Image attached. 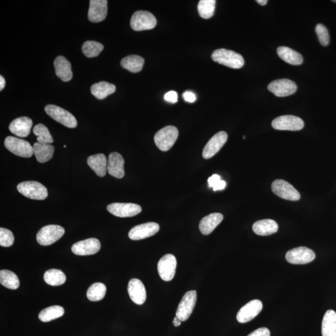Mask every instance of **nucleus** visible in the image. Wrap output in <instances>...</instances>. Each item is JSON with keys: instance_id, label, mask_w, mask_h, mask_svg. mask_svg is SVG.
I'll return each instance as SVG.
<instances>
[{"instance_id": "obj_5", "label": "nucleus", "mask_w": 336, "mask_h": 336, "mask_svg": "<svg viewBox=\"0 0 336 336\" xmlns=\"http://www.w3.org/2000/svg\"><path fill=\"white\" fill-rule=\"evenodd\" d=\"M45 112L54 121L60 123L67 128H74L77 126V120L72 113L55 105H48Z\"/></svg>"}, {"instance_id": "obj_28", "label": "nucleus", "mask_w": 336, "mask_h": 336, "mask_svg": "<svg viewBox=\"0 0 336 336\" xmlns=\"http://www.w3.org/2000/svg\"><path fill=\"white\" fill-rule=\"evenodd\" d=\"M33 150L37 162L45 163L52 159L54 154V147L50 144H42L37 142L33 145Z\"/></svg>"}, {"instance_id": "obj_37", "label": "nucleus", "mask_w": 336, "mask_h": 336, "mask_svg": "<svg viewBox=\"0 0 336 336\" xmlns=\"http://www.w3.org/2000/svg\"><path fill=\"white\" fill-rule=\"evenodd\" d=\"M33 133L37 136L38 143L42 144H51L54 140L48 128L45 125L37 124L33 128Z\"/></svg>"}, {"instance_id": "obj_8", "label": "nucleus", "mask_w": 336, "mask_h": 336, "mask_svg": "<svg viewBox=\"0 0 336 336\" xmlns=\"http://www.w3.org/2000/svg\"><path fill=\"white\" fill-rule=\"evenodd\" d=\"M271 190L274 194L283 200L297 201L300 200V192L291 184L283 180L274 181L271 185Z\"/></svg>"}, {"instance_id": "obj_26", "label": "nucleus", "mask_w": 336, "mask_h": 336, "mask_svg": "<svg viewBox=\"0 0 336 336\" xmlns=\"http://www.w3.org/2000/svg\"><path fill=\"white\" fill-rule=\"evenodd\" d=\"M252 229L257 235H270L278 231L279 225L275 221L271 220V219H264V220L256 221L254 223Z\"/></svg>"}, {"instance_id": "obj_38", "label": "nucleus", "mask_w": 336, "mask_h": 336, "mask_svg": "<svg viewBox=\"0 0 336 336\" xmlns=\"http://www.w3.org/2000/svg\"><path fill=\"white\" fill-rule=\"evenodd\" d=\"M82 50L86 57H95L98 56L104 50V46L100 43L88 41L84 43Z\"/></svg>"}, {"instance_id": "obj_31", "label": "nucleus", "mask_w": 336, "mask_h": 336, "mask_svg": "<svg viewBox=\"0 0 336 336\" xmlns=\"http://www.w3.org/2000/svg\"><path fill=\"white\" fill-rule=\"evenodd\" d=\"M144 63V59L140 55H131L122 60L121 66L128 71L137 73L142 71Z\"/></svg>"}, {"instance_id": "obj_15", "label": "nucleus", "mask_w": 336, "mask_h": 336, "mask_svg": "<svg viewBox=\"0 0 336 336\" xmlns=\"http://www.w3.org/2000/svg\"><path fill=\"white\" fill-rule=\"evenodd\" d=\"M263 308L261 301L254 300L248 302L240 309L236 314V320L240 323H246L254 319Z\"/></svg>"}, {"instance_id": "obj_19", "label": "nucleus", "mask_w": 336, "mask_h": 336, "mask_svg": "<svg viewBox=\"0 0 336 336\" xmlns=\"http://www.w3.org/2000/svg\"><path fill=\"white\" fill-rule=\"evenodd\" d=\"M107 0H90L88 18L92 23H100L106 18L107 15Z\"/></svg>"}, {"instance_id": "obj_32", "label": "nucleus", "mask_w": 336, "mask_h": 336, "mask_svg": "<svg viewBox=\"0 0 336 336\" xmlns=\"http://www.w3.org/2000/svg\"><path fill=\"white\" fill-rule=\"evenodd\" d=\"M64 314V309L62 306H52L40 312L39 319L44 323L49 322L63 317Z\"/></svg>"}, {"instance_id": "obj_48", "label": "nucleus", "mask_w": 336, "mask_h": 336, "mask_svg": "<svg viewBox=\"0 0 336 336\" xmlns=\"http://www.w3.org/2000/svg\"><path fill=\"white\" fill-rule=\"evenodd\" d=\"M256 2L258 3L259 5L265 6L267 4L268 1L267 0H257Z\"/></svg>"}, {"instance_id": "obj_42", "label": "nucleus", "mask_w": 336, "mask_h": 336, "mask_svg": "<svg viewBox=\"0 0 336 336\" xmlns=\"http://www.w3.org/2000/svg\"><path fill=\"white\" fill-rule=\"evenodd\" d=\"M164 98L166 101L170 102V103H176L178 101L177 93L175 91H169L166 93Z\"/></svg>"}, {"instance_id": "obj_22", "label": "nucleus", "mask_w": 336, "mask_h": 336, "mask_svg": "<svg viewBox=\"0 0 336 336\" xmlns=\"http://www.w3.org/2000/svg\"><path fill=\"white\" fill-rule=\"evenodd\" d=\"M33 121L27 116L17 118L11 122L9 130L17 137L25 138L30 133Z\"/></svg>"}, {"instance_id": "obj_2", "label": "nucleus", "mask_w": 336, "mask_h": 336, "mask_svg": "<svg viewBox=\"0 0 336 336\" xmlns=\"http://www.w3.org/2000/svg\"><path fill=\"white\" fill-rule=\"evenodd\" d=\"M179 135V131L174 126L163 128L154 136L156 147L163 151H167L172 147Z\"/></svg>"}, {"instance_id": "obj_6", "label": "nucleus", "mask_w": 336, "mask_h": 336, "mask_svg": "<svg viewBox=\"0 0 336 336\" xmlns=\"http://www.w3.org/2000/svg\"><path fill=\"white\" fill-rule=\"evenodd\" d=\"M65 233L63 227L57 225H49L42 228L37 233L38 243L43 246H48L59 241Z\"/></svg>"}, {"instance_id": "obj_14", "label": "nucleus", "mask_w": 336, "mask_h": 336, "mask_svg": "<svg viewBox=\"0 0 336 336\" xmlns=\"http://www.w3.org/2000/svg\"><path fill=\"white\" fill-rule=\"evenodd\" d=\"M268 89L278 97H285L296 92L297 86L293 81L283 78L271 82Z\"/></svg>"}, {"instance_id": "obj_30", "label": "nucleus", "mask_w": 336, "mask_h": 336, "mask_svg": "<svg viewBox=\"0 0 336 336\" xmlns=\"http://www.w3.org/2000/svg\"><path fill=\"white\" fill-rule=\"evenodd\" d=\"M323 336H336V312L327 311L324 315L322 323Z\"/></svg>"}, {"instance_id": "obj_11", "label": "nucleus", "mask_w": 336, "mask_h": 336, "mask_svg": "<svg viewBox=\"0 0 336 336\" xmlns=\"http://www.w3.org/2000/svg\"><path fill=\"white\" fill-rule=\"evenodd\" d=\"M176 257L172 254L163 256L157 264V271L161 279L166 282L171 281L176 273Z\"/></svg>"}, {"instance_id": "obj_1", "label": "nucleus", "mask_w": 336, "mask_h": 336, "mask_svg": "<svg viewBox=\"0 0 336 336\" xmlns=\"http://www.w3.org/2000/svg\"><path fill=\"white\" fill-rule=\"evenodd\" d=\"M212 59L215 63L232 69H241L245 63L241 54L226 49H219L213 52Z\"/></svg>"}, {"instance_id": "obj_49", "label": "nucleus", "mask_w": 336, "mask_h": 336, "mask_svg": "<svg viewBox=\"0 0 336 336\" xmlns=\"http://www.w3.org/2000/svg\"><path fill=\"white\" fill-rule=\"evenodd\" d=\"M333 2L336 3V1H332Z\"/></svg>"}, {"instance_id": "obj_16", "label": "nucleus", "mask_w": 336, "mask_h": 336, "mask_svg": "<svg viewBox=\"0 0 336 336\" xmlns=\"http://www.w3.org/2000/svg\"><path fill=\"white\" fill-rule=\"evenodd\" d=\"M228 135L226 132L222 131L216 133L207 142L203 152L204 159H210L218 153L227 141Z\"/></svg>"}, {"instance_id": "obj_10", "label": "nucleus", "mask_w": 336, "mask_h": 336, "mask_svg": "<svg viewBox=\"0 0 336 336\" xmlns=\"http://www.w3.org/2000/svg\"><path fill=\"white\" fill-rule=\"evenodd\" d=\"M315 253L310 248L300 247L289 250L286 254V261L291 264L303 265L313 261Z\"/></svg>"}, {"instance_id": "obj_13", "label": "nucleus", "mask_w": 336, "mask_h": 336, "mask_svg": "<svg viewBox=\"0 0 336 336\" xmlns=\"http://www.w3.org/2000/svg\"><path fill=\"white\" fill-rule=\"evenodd\" d=\"M107 209L111 214L118 218L133 217L142 212L141 206L133 203H113Z\"/></svg>"}, {"instance_id": "obj_3", "label": "nucleus", "mask_w": 336, "mask_h": 336, "mask_svg": "<svg viewBox=\"0 0 336 336\" xmlns=\"http://www.w3.org/2000/svg\"><path fill=\"white\" fill-rule=\"evenodd\" d=\"M17 191L26 197L34 200H44L48 197V189L36 181H25L17 186Z\"/></svg>"}, {"instance_id": "obj_47", "label": "nucleus", "mask_w": 336, "mask_h": 336, "mask_svg": "<svg viewBox=\"0 0 336 336\" xmlns=\"http://www.w3.org/2000/svg\"><path fill=\"white\" fill-rule=\"evenodd\" d=\"M181 322H182V321H181L180 319H178L176 317L174 318L173 324L174 326H180L181 324Z\"/></svg>"}, {"instance_id": "obj_29", "label": "nucleus", "mask_w": 336, "mask_h": 336, "mask_svg": "<svg viewBox=\"0 0 336 336\" xmlns=\"http://www.w3.org/2000/svg\"><path fill=\"white\" fill-rule=\"evenodd\" d=\"M115 90V85L104 81L94 84L91 87L92 94L99 100H103L108 96L112 94Z\"/></svg>"}, {"instance_id": "obj_44", "label": "nucleus", "mask_w": 336, "mask_h": 336, "mask_svg": "<svg viewBox=\"0 0 336 336\" xmlns=\"http://www.w3.org/2000/svg\"><path fill=\"white\" fill-rule=\"evenodd\" d=\"M221 180V176L218 174L212 175L208 179V185L209 188H214L216 184H217Z\"/></svg>"}, {"instance_id": "obj_25", "label": "nucleus", "mask_w": 336, "mask_h": 336, "mask_svg": "<svg viewBox=\"0 0 336 336\" xmlns=\"http://www.w3.org/2000/svg\"><path fill=\"white\" fill-rule=\"evenodd\" d=\"M107 160L105 154L100 153L90 156L87 159V164L99 177H104L107 171Z\"/></svg>"}, {"instance_id": "obj_43", "label": "nucleus", "mask_w": 336, "mask_h": 336, "mask_svg": "<svg viewBox=\"0 0 336 336\" xmlns=\"http://www.w3.org/2000/svg\"><path fill=\"white\" fill-rule=\"evenodd\" d=\"M184 100L186 102H189V103H193L196 101V96L193 92L190 91H186L183 94Z\"/></svg>"}, {"instance_id": "obj_35", "label": "nucleus", "mask_w": 336, "mask_h": 336, "mask_svg": "<svg viewBox=\"0 0 336 336\" xmlns=\"http://www.w3.org/2000/svg\"><path fill=\"white\" fill-rule=\"evenodd\" d=\"M106 286L104 283H93L87 290V299L91 302H98L104 299L106 294Z\"/></svg>"}, {"instance_id": "obj_24", "label": "nucleus", "mask_w": 336, "mask_h": 336, "mask_svg": "<svg viewBox=\"0 0 336 336\" xmlns=\"http://www.w3.org/2000/svg\"><path fill=\"white\" fill-rule=\"evenodd\" d=\"M224 216L221 213H212L204 217L200 222V229L203 235L211 233L223 221Z\"/></svg>"}, {"instance_id": "obj_45", "label": "nucleus", "mask_w": 336, "mask_h": 336, "mask_svg": "<svg viewBox=\"0 0 336 336\" xmlns=\"http://www.w3.org/2000/svg\"><path fill=\"white\" fill-rule=\"evenodd\" d=\"M226 186V183L224 181L220 180L219 182L216 184L215 186L213 188V190L214 191H220V190H223Z\"/></svg>"}, {"instance_id": "obj_12", "label": "nucleus", "mask_w": 336, "mask_h": 336, "mask_svg": "<svg viewBox=\"0 0 336 336\" xmlns=\"http://www.w3.org/2000/svg\"><path fill=\"white\" fill-rule=\"evenodd\" d=\"M271 125L278 130L299 131L303 129L305 124L303 120L298 116L283 115L274 119Z\"/></svg>"}, {"instance_id": "obj_41", "label": "nucleus", "mask_w": 336, "mask_h": 336, "mask_svg": "<svg viewBox=\"0 0 336 336\" xmlns=\"http://www.w3.org/2000/svg\"><path fill=\"white\" fill-rule=\"evenodd\" d=\"M247 336H270V331L267 328H261L255 330L252 332H251L249 335Z\"/></svg>"}, {"instance_id": "obj_4", "label": "nucleus", "mask_w": 336, "mask_h": 336, "mask_svg": "<svg viewBox=\"0 0 336 336\" xmlns=\"http://www.w3.org/2000/svg\"><path fill=\"white\" fill-rule=\"evenodd\" d=\"M5 147L15 155L30 157L34 154L33 147L26 140L14 136H8L5 140Z\"/></svg>"}, {"instance_id": "obj_23", "label": "nucleus", "mask_w": 336, "mask_h": 336, "mask_svg": "<svg viewBox=\"0 0 336 336\" xmlns=\"http://www.w3.org/2000/svg\"><path fill=\"white\" fill-rule=\"evenodd\" d=\"M55 74L63 82H69L73 77L71 64L63 56L55 58L54 63Z\"/></svg>"}, {"instance_id": "obj_39", "label": "nucleus", "mask_w": 336, "mask_h": 336, "mask_svg": "<svg viewBox=\"0 0 336 336\" xmlns=\"http://www.w3.org/2000/svg\"><path fill=\"white\" fill-rule=\"evenodd\" d=\"M14 243V236L10 230L1 228L0 229V245L2 247H11Z\"/></svg>"}, {"instance_id": "obj_46", "label": "nucleus", "mask_w": 336, "mask_h": 336, "mask_svg": "<svg viewBox=\"0 0 336 336\" xmlns=\"http://www.w3.org/2000/svg\"><path fill=\"white\" fill-rule=\"evenodd\" d=\"M6 85V81L2 75L0 76V90L2 91L4 89Z\"/></svg>"}, {"instance_id": "obj_9", "label": "nucleus", "mask_w": 336, "mask_h": 336, "mask_svg": "<svg viewBox=\"0 0 336 336\" xmlns=\"http://www.w3.org/2000/svg\"><path fill=\"white\" fill-rule=\"evenodd\" d=\"M197 302L196 291H189L184 295L177 307L176 317L181 321H186L191 317Z\"/></svg>"}, {"instance_id": "obj_21", "label": "nucleus", "mask_w": 336, "mask_h": 336, "mask_svg": "<svg viewBox=\"0 0 336 336\" xmlns=\"http://www.w3.org/2000/svg\"><path fill=\"white\" fill-rule=\"evenodd\" d=\"M125 161L121 154L113 152L109 156L107 162V171L113 177L122 179L125 176Z\"/></svg>"}, {"instance_id": "obj_17", "label": "nucleus", "mask_w": 336, "mask_h": 336, "mask_svg": "<svg viewBox=\"0 0 336 336\" xmlns=\"http://www.w3.org/2000/svg\"><path fill=\"white\" fill-rule=\"evenodd\" d=\"M101 247V242L97 239L90 238L73 245L72 251L77 255H90L97 253Z\"/></svg>"}, {"instance_id": "obj_20", "label": "nucleus", "mask_w": 336, "mask_h": 336, "mask_svg": "<svg viewBox=\"0 0 336 336\" xmlns=\"http://www.w3.org/2000/svg\"><path fill=\"white\" fill-rule=\"evenodd\" d=\"M128 292L130 299L136 305H142L147 300V291L141 280L131 279L128 283Z\"/></svg>"}, {"instance_id": "obj_33", "label": "nucleus", "mask_w": 336, "mask_h": 336, "mask_svg": "<svg viewBox=\"0 0 336 336\" xmlns=\"http://www.w3.org/2000/svg\"><path fill=\"white\" fill-rule=\"evenodd\" d=\"M0 283L5 287L16 290L19 286V280L16 274L7 270L0 271Z\"/></svg>"}, {"instance_id": "obj_36", "label": "nucleus", "mask_w": 336, "mask_h": 336, "mask_svg": "<svg viewBox=\"0 0 336 336\" xmlns=\"http://www.w3.org/2000/svg\"><path fill=\"white\" fill-rule=\"evenodd\" d=\"M215 3V0H201L197 6L200 16L204 19H209L214 15Z\"/></svg>"}, {"instance_id": "obj_34", "label": "nucleus", "mask_w": 336, "mask_h": 336, "mask_svg": "<svg viewBox=\"0 0 336 336\" xmlns=\"http://www.w3.org/2000/svg\"><path fill=\"white\" fill-rule=\"evenodd\" d=\"M44 280L49 285L60 286L66 282V276L62 271L57 269H51L46 271Z\"/></svg>"}, {"instance_id": "obj_40", "label": "nucleus", "mask_w": 336, "mask_h": 336, "mask_svg": "<svg viewBox=\"0 0 336 336\" xmlns=\"http://www.w3.org/2000/svg\"><path fill=\"white\" fill-rule=\"evenodd\" d=\"M317 33L320 42L323 46H327L329 43V35L328 29L322 24H318L315 26Z\"/></svg>"}, {"instance_id": "obj_7", "label": "nucleus", "mask_w": 336, "mask_h": 336, "mask_svg": "<svg viewBox=\"0 0 336 336\" xmlns=\"http://www.w3.org/2000/svg\"><path fill=\"white\" fill-rule=\"evenodd\" d=\"M157 24L156 17L147 11H139L131 16L130 25L136 31L152 30Z\"/></svg>"}, {"instance_id": "obj_18", "label": "nucleus", "mask_w": 336, "mask_h": 336, "mask_svg": "<svg viewBox=\"0 0 336 336\" xmlns=\"http://www.w3.org/2000/svg\"><path fill=\"white\" fill-rule=\"evenodd\" d=\"M160 230V226L156 223H147L138 225L130 230L128 236L133 241H139L155 235Z\"/></svg>"}, {"instance_id": "obj_27", "label": "nucleus", "mask_w": 336, "mask_h": 336, "mask_svg": "<svg viewBox=\"0 0 336 336\" xmlns=\"http://www.w3.org/2000/svg\"><path fill=\"white\" fill-rule=\"evenodd\" d=\"M277 54L285 62L291 65H300L303 62L302 54L288 47H279L277 49Z\"/></svg>"}]
</instances>
